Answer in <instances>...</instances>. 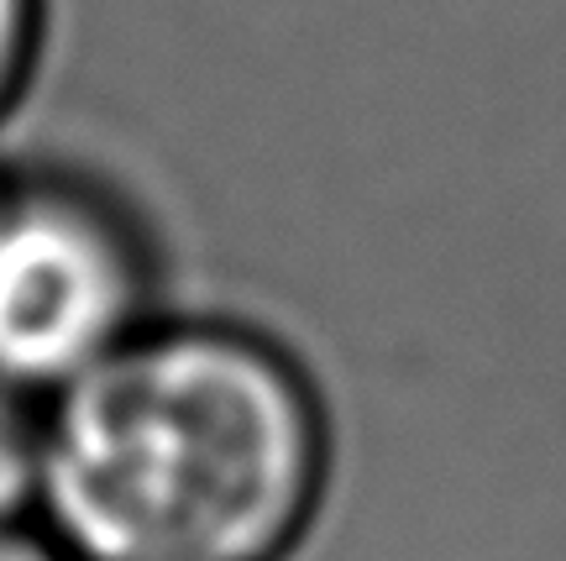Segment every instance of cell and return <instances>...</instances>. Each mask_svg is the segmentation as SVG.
I'll return each mask as SVG.
<instances>
[{
	"instance_id": "obj_1",
	"label": "cell",
	"mask_w": 566,
	"mask_h": 561,
	"mask_svg": "<svg viewBox=\"0 0 566 561\" xmlns=\"http://www.w3.org/2000/svg\"><path fill=\"white\" fill-rule=\"evenodd\" d=\"M42 430V509L74 561H279L325 478L310 383L242 325L137 331Z\"/></svg>"
},
{
	"instance_id": "obj_2",
	"label": "cell",
	"mask_w": 566,
	"mask_h": 561,
	"mask_svg": "<svg viewBox=\"0 0 566 561\" xmlns=\"http://www.w3.org/2000/svg\"><path fill=\"white\" fill-rule=\"evenodd\" d=\"M0 195V383L63 394L142 331L153 241L101 184L6 163Z\"/></svg>"
},
{
	"instance_id": "obj_3",
	"label": "cell",
	"mask_w": 566,
	"mask_h": 561,
	"mask_svg": "<svg viewBox=\"0 0 566 561\" xmlns=\"http://www.w3.org/2000/svg\"><path fill=\"white\" fill-rule=\"evenodd\" d=\"M42 451L48 430L32 420L17 388L0 383V524H17V515L42 503Z\"/></svg>"
},
{
	"instance_id": "obj_4",
	"label": "cell",
	"mask_w": 566,
	"mask_h": 561,
	"mask_svg": "<svg viewBox=\"0 0 566 561\" xmlns=\"http://www.w3.org/2000/svg\"><path fill=\"white\" fill-rule=\"evenodd\" d=\"M42 38V0H0V121L11 116L32 80Z\"/></svg>"
},
{
	"instance_id": "obj_5",
	"label": "cell",
	"mask_w": 566,
	"mask_h": 561,
	"mask_svg": "<svg viewBox=\"0 0 566 561\" xmlns=\"http://www.w3.org/2000/svg\"><path fill=\"white\" fill-rule=\"evenodd\" d=\"M0 561H74L63 546H48L21 524H0Z\"/></svg>"
},
{
	"instance_id": "obj_6",
	"label": "cell",
	"mask_w": 566,
	"mask_h": 561,
	"mask_svg": "<svg viewBox=\"0 0 566 561\" xmlns=\"http://www.w3.org/2000/svg\"><path fill=\"white\" fill-rule=\"evenodd\" d=\"M6 174H11V168H6V158H0V195H6Z\"/></svg>"
}]
</instances>
